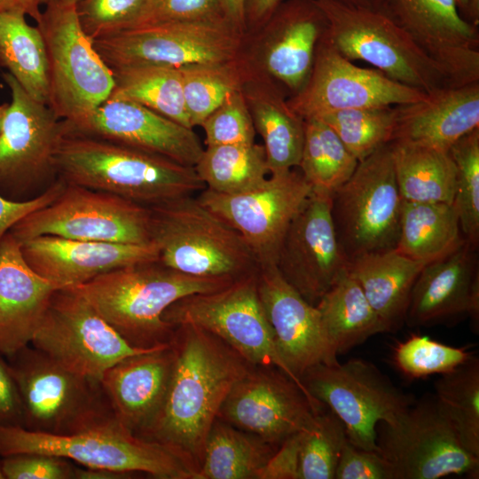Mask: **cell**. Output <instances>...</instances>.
Here are the masks:
<instances>
[{
	"instance_id": "7402d4cb",
	"label": "cell",
	"mask_w": 479,
	"mask_h": 479,
	"mask_svg": "<svg viewBox=\"0 0 479 479\" xmlns=\"http://www.w3.org/2000/svg\"><path fill=\"white\" fill-rule=\"evenodd\" d=\"M257 289L283 362L301 381L318 364L338 362L319 311L280 274L276 265L259 267Z\"/></svg>"
},
{
	"instance_id": "8992f818",
	"label": "cell",
	"mask_w": 479,
	"mask_h": 479,
	"mask_svg": "<svg viewBox=\"0 0 479 479\" xmlns=\"http://www.w3.org/2000/svg\"><path fill=\"white\" fill-rule=\"evenodd\" d=\"M152 240L159 261L181 273L240 279L258 263L240 233L189 195L150 207Z\"/></svg>"
},
{
	"instance_id": "6f0895ef",
	"label": "cell",
	"mask_w": 479,
	"mask_h": 479,
	"mask_svg": "<svg viewBox=\"0 0 479 479\" xmlns=\"http://www.w3.org/2000/svg\"><path fill=\"white\" fill-rule=\"evenodd\" d=\"M43 0H0V12H19L32 17L36 23L41 20Z\"/></svg>"
},
{
	"instance_id": "94428289",
	"label": "cell",
	"mask_w": 479,
	"mask_h": 479,
	"mask_svg": "<svg viewBox=\"0 0 479 479\" xmlns=\"http://www.w3.org/2000/svg\"><path fill=\"white\" fill-rule=\"evenodd\" d=\"M461 16L472 25L479 23V0H456Z\"/></svg>"
},
{
	"instance_id": "b9f144b4",
	"label": "cell",
	"mask_w": 479,
	"mask_h": 479,
	"mask_svg": "<svg viewBox=\"0 0 479 479\" xmlns=\"http://www.w3.org/2000/svg\"><path fill=\"white\" fill-rule=\"evenodd\" d=\"M316 118L332 128L347 149L360 161L392 141L397 107L381 106L344 109Z\"/></svg>"
},
{
	"instance_id": "6da1fadb",
	"label": "cell",
	"mask_w": 479,
	"mask_h": 479,
	"mask_svg": "<svg viewBox=\"0 0 479 479\" xmlns=\"http://www.w3.org/2000/svg\"><path fill=\"white\" fill-rule=\"evenodd\" d=\"M174 366L163 404L139 437L158 443L199 474L205 444L232 387L254 366L231 346L192 325L175 326Z\"/></svg>"
},
{
	"instance_id": "ab89813d",
	"label": "cell",
	"mask_w": 479,
	"mask_h": 479,
	"mask_svg": "<svg viewBox=\"0 0 479 479\" xmlns=\"http://www.w3.org/2000/svg\"><path fill=\"white\" fill-rule=\"evenodd\" d=\"M190 126L204 119L230 94L240 90L250 67L240 53L216 63L192 64L179 67Z\"/></svg>"
},
{
	"instance_id": "9c48e42d",
	"label": "cell",
	"mask_w": 479,
	"mask_h": 479,
	"mask_svg": "<svg viewBox=\"0 0 479 479\" xmlns=\"http://www.w3.org/2000/svg\"><path fill=\"white\" fill-rule=\"evenodd\" d=\"M301 381L312 398L342 420L353 445L378 452V424L392 422L416 400L361 358L318 364L302 373Z\"/></svg>"
},
{
	"instance_id": "d4e9b609",
	"label": "cell",
	"mask_w": 479,
	"mask_h": 479,
	"mask_svg": "<svg viewBox=\"0 0 479 479\" xmlns=\"http://www.w3.org/2000/svg\"><path fill=\"white\" fill-rule=\"evenodd\" d=\"M73 129L192 167L204 150L192 128L125 100L108 98Z\"/></svg>"
},
{
	"instance_id": "e0dca14e",
	"label": "cell",
	"mask_w": 479,
	"mask_h": 479,
	"mask_svg": "<svg viewBox=\"0 0 479 479\" xmlns=\"http://www.w3.org/2000/svg\"><path fill=\"white\" fill-rule=\"evenodd\" d=\"M324 407L279 368L252 366L232 387L217 418L278 448L313 428Z\"/></svg>"
},
{
	"instance_id": "bcb514c9",
	"label": "cell",
	"mask_w": 479,
	"mask_h": 479,
	"mask_svg": "<svg viewBox=\"0 0 479 479\" xmlns=\"http://www.w3.org/2000/svg\"><path fill=\"white\" fill-rule=\"evenodd\" d=\"M200 127L207 146L255 143L256 131L241 90L230 94Z\"/></svg>"
},
{
	"instance_id": "9f6ffc18",
	"label": "cell",
	"mask_w": 479,
	"mask_h": 479,
	"mask_svg": "<svg viewBox=\"0 0 479 479\" xmlns=\"http://www.w3.org/2000/svg\"><path fill=\"white\" fill-rule=\"evenodd\" d=\"M341 5L385 15L394 20V0H331Z\"/></svg>"
},
{
	"instance_id": "74e56055",
	"label": "cell",
	"mask_w": 479,
	"mask_h": 479,
	"mask_svg": "<svg viewBox=\"0 0 479 479\" xmlns=\"http://www.w3.org/2000/svg\"><path fill=\"white\" fill-rule=\"evenodd\" d=\"M194 169L207 189L223 194L254 190L270 175L264 147L255 142L207 146Z\"/></svg>"
},
{
	"instance_id": "52a82bcc",
	"label": "cell",
	"mask_w": 479,
	"mask_h": 479,
	"mask_svg": "<svg viewBox=\"0 0 479 479\" xmlns=\"http://www.w3.org/2000/svg\"><path fill=\"white\" fill-rule=\"evenodd\" d=\"M28 430L71 434L116 421L99 381L75 373L31 344L5 358Z\"/></svg>"
},
{
	"instance_id": "83f0119b",
	"label": "cell",
	"mask_w": 479,
	"mask_h": 479,
	"mask_svg": "<svg viewBox=\"0 0 479 479\" xmlns=\"http://www.w3.org/2000/svg\"><path fill=\"white\" fill-rule=\"evenodd\" d=\"M57 290L27 263L7 232L0 241V355L6 358L30 345Z\"/></svg>"
},
{
	"instance_id": "836d02e7",
	"label": "cell",
	"mask_w": 479,
	"mask_h": 479,
	"mask_svg": "<svg viewBox=\"0 0 479 479\" xmlns=\"http://www.w3.org/2000/svg\"><path fill=\"white\" fill-rule=\"evenodd\" d=\"M389 145L403 200L453 202L457 171L449 152L400 141Z\"/></svg>"
},
{
	"instance_id": "277c9868",
	"label": "cell",
	"mask_w": 479,
	"mask_h": 479,
	"mask_svg": "<svg viewBox=\"0 0 479 479\" xmlns=\"http://www.w3.org/2000/svg\"><path fill=\"white\" fill-rule=\"evenodd\" d=\"M328 20L327 35L349 60L365 61L388 77L427 95L466 82L382 14L316 0Z\"/></svg>"
},
{
	"instance_id": "7dc6e473",
	"label": "cell",
	"mask_w": 479,
	"mask_h": 479,
	"mask_svg": "<svg viewBox=\"0 0 479 479\" xmlns=\"http://www.w3.org/2000/svg\"><path fill=\"white\" fill-rule=\"evenodd\" d=\"M217 20H228L222 0H146L123 30L165 23Z\"/></svg>"
},
{
	"instance_id": "484cf974",
	"label": "cell",
	"mask_w": 479,
	"mask_h": 479,
	"mask_svg": "<svg viewBox=\"0 0 479 479\" xmlns=\"http://www.w3.org/2000/svg\"><path fill=\"white\" fill-rule=\"evenodd\" d=\"M393 9L395 21L430 55L466 82H479L478 29L456 0H394Z\"/></svg>"
},
{
	"instance_id": "f35d334b",
	"label": "cell",
	"mask_w": 479,
	"mask_h": 479,
	"mask_svg": "<svg viewBox=\"0 0 479 479\" xmlns=\"http://www.w3.org/2000/svg\"><path fill=\"white\" fill-rule=\"evenodd\" d=\"M358 161L338 135L317 118L304 120V140L299 163L312 190L333 194L353 174Z\"/></svg>"
},
{
	"instance_id": "ffe728a7",
	"label": "cell",
	"mask_w": 479,
	"mask_h": 479,
	"mask_svg": "<svg viewBox=\"0 0 479 479\" xmlns=\"http://www.w3.org/2000/svg\"><path fill=\"white\" fill-rule=\"evenodd\" d=\"M347 263L333 218L332 194L312 190L284 236L276 266L307 302L316 305Z\"/></svg>"
},
{
	"instance_id": "f5cc1de1",
	"label": "cell",
	"mask_w": 479,
	"mask_h": 479,
	"mask_svg": "<svg viewBox=\"0 0 479 479\" xmlns=\"http://www.w3.org/2000/svg\"><path fill=\"white\" fill-rule=\"evenodd\" d=\"M301 433L291 436L276 449L257 479H299Z\"/></svg>"
},
{
	"instance_id": "11a10c76",
	"label": "cell",
	"mask_w": 479,
	"mask_h": 479,
	"mask_svg": "<svg viewBox=\"0 0 479 479\" xmlns=\"http://www.w3.org/2000/svg\"><path fill=\"white\" fill-rule=\"evenodd\" d=\"M284 0H244L246 35L261 28Z\"/></svg>"
},
{
	"instance_id": "e575fe53",
	"label": "cell",
	"mask_w": 479,
	"mask_h": 479,
	"mask_svg": "<svg viewBox=\"0 0 479 479\" xmlns=\"http://www.w3.org/2000/svg\"><path fill=\"white\" fill-rule=\"evenodd\" d=\"M24 14L0 12V66L5 67L35 100L50 104L46 47L38 27Z\"/></svg>"
},
{
	"instance_id": "4dcf8cb0",
	"label": "cell",
	"mask_w": 479,
	"mask_h": 479,
	"mask_svg": "<svg viewBox=\"0 0 479 479\" xmlns=\"http://www.w3.org/2000/svg\"><path fill=\"white\" fill-rule=\"evenodd\" d=\"M424 266L393 247L350 257L346 269L389 333L405 322L411 292Z\"/></svg>"
},
{
	"instance_id": "2e32d148",
	"label": "cell",
	"mask_w": 479,
	"mask_h": 479,
	"mask_svg": "<svg viewBox=\"0 0 479 479\" xmlns=\"http://www.w3.org/2000/svg\"><path fill=\"white\" fill-rule=\"evenodd\" d=\"M311 185L294 169L270 174L259 187L238 194L205 188L198 200L242 237L259 267L276 265L284 236Z\"/></svg>"
},
{
	"instance_id": "ee69618b",
	"label": "cell",
	"mask_w": 479,
	"mask_h": 479,
	"mask_svg": "<svg viewBox=\"0 0 479 479\" xmlns=\"http://www.w3.org/2000/svg\"><path fill=\"white\" fill-rule=\"evenodd\" d=\"M347 440L343 423L325 406L318 414L316 426L301 433L299 479H334Z\"/></svg>"
},
{
	"instance_id": "603a6c76",
	"label": "cell",
	"mask_w": 479,
	"mask_h": 479,
	"mask_svg": "<svg viewBox=\"0 0 479 479\" xmlns=\"http://www.w3.org/2000/svg\"><path fill=\"white\" fill-rule=\"evenodd\" d=\"M475 249L466 241L452 254L422 268L410 295L405 316L409 326H450L468 318L474 333H479Z\"/></svg>"
},
{
	"instance_id": "d6986e66",
	"label": "cell",
	"mask_w": 479,
	"mask_h": 479,
	"mask_svg": "<svg viewBox=\"0 0 479 479\" xmlns=\"http://www.w3.org/2000/svg\"><path fill=\"white\" fill-rule=\"evenodd\" d=\"M328 20L316 0H284L265 24L245 36L241 54L251 68L291 92L306 82Z\"/></svg>"
},
{
	"instance_id": "d6a6232c",
	"label": "cell",
	"mask_w": 479,
	"mask_h": 479,
	"mask_svg": "<svg viewBox=\"0 0 479 479\" xmlns=\"http://www.w3.org/2000/svg\"><path fill=\"white\" fill-rule=\"evenodd\" d=\"M335 354H344L387 329L358 282L345 269L315 305Z\"/></svg>"
},
{
	"instance_id": "7a4b0ae2",
	"label": "cell",
	"mask_w": 479,
	"mask_h": 479,
	"mask_svg": "<svg viewBox=\"0 0 479 479\" xmlns=\"http://www.w3.org/2000/svg\"><path fill=\"white\" fill-rule=\"evenodd\" d=\"M62 122L53 167L68 184L148 208L206 188L192 166L78 131Z\"/></svg>"
},
{
	"instance_id": "60d3db41",
	"label": "cell",
	"mask_w": 479,
	"mask_h": 479,
	"mask_svg": "<svg viewBox=\"0 0 479 479\" xmlns=\"http://www.w3.org/2000/svg\"><path fill=\"white\" fill-rule=\"evenodd\" d=\"M440 375L434 385V395L462 445L479 457V358L473 354L455 369Z\"/></svg>"
},
{
	"instance_id": "f907efd6",
	"label": "cell",
	"mask_w": 479,
	"mask_h": 479,
	"mask_svg": "<svg viewBox=\"0 0 479 479\" xmlns=\"http://www.w3.org/2000/svg\"><path fill=\"white\" fill-rule=\"evenodd\" d=\"M334 479H394L391 465L375 451L344 444Z\"/></svg>"
},
{
	"instance_id": "be15d7a7",
	"label": "cell",
	"mask_w": 479,
	"mask_h": 479,
	"mask_svg": "<svg viewBox=\"0 0 479 479\" xmlns=\"http://www.w3.org/2000/svg\"><path fill=\"white\" fill-rule=\"evenodd\" d=\"M7 106H8L7 103L0 105V133H1V129H2L3 119H4V113Z\"/></svg>"
},
{
	"instance_id": "db71d44e",
	"label": "cell",
	"mask_w": 479,
	"mask_h": 479,
	"mask_svg": "<svg viewBox=\"0 0 479 479\" xmlns=\"http://www.w3.org/2000/svg\"><path fill=\"white\" fill-rule=\"evenodd\" d=\"M24 425V408L17 383L7 360L0 355V426Z\"/></svg>"
},
{
	"instance_id": "91938a15",
	"label": "cell",
	"mask_w": 479,
	"mask_h": 479,
	"mask_svg": "<svg viewBox=\"0 0 479 479\" xmlns=\"http://www.w3.org/2000/svg\"><path fill=\"white\" fill-rule=\"evenodd\" d=\"M131 473H122L107 469L92 467H75V479H122L127 478Z\"/></svg>"
},
{
	"instance_id": "cb8c5ba5",
	"label": "cell",
	"mask_w": 479,
	"mask_h": 479,
	"mask_svg": "<svg viewBox=\"0 0 479 479\" xmlns=\"http://www.w3.org/2000/svg\"><path fill=\"white\" fill-rule=\"evenodd\" d=\"M19 243L27 263L59 289L83 284L124 266L159 261L154 242L122 244L43 235Z\"/></svg>"
},
{
	"instance_id": "8d00e7d4",
	"label": "cell",
	"mask_w": 479,
	"mask_h": 479,
	"mask_svg": "<svg viewBox=\"0 0 479 479\" xmlns=\"http://www.w3.org/2000/svg\"><path fill=\"white\" fill-rule=\"evenodd\" d=\"M114 87L109 98L142 105L184 126H190L179 67L161 65L113 69Z\"/></svg>"
},
{
	"instance_id": "4fadbf2b",
	"label": "cell",
	"mask_w": 479,
	"mask_h": 479,
	"mask_svg": "<svg viewBox=\"0 0 479 479\" xmlns=\"http://www.w3.org/2000/svg\"><path fill=\"white\" fill-rule=\"evenodd\" d=\"M402 201L389 143L358 161L332 194L336 233L348 259L395 247Z\"/></svg>"
},
{
	"instance_id": "3957f363",
	"label": "cell",
	"mask_w": 479,
	"mask_h": 479,
	"mask_svg": "<svg viewBox=\"0 0 479 479\" xmlns=\"http://www.w3.org/2000/svg\"><path fill=\"white\" fill-rule=\"evenodd\" d=\"M234 280L190 276L155 261L115 269L67 289L82 296L130 345L150 349L173 338L175 326L162 318L172 303Z\"/></svg>"
},
{
	"instance_id": "8fae6325",
	"label": "cell",
	"mask_w": 479,
	"mask_h": 479,
	"mask_svg": "<svg viewBox=\"0 0 479 479\" xmlns=\"http://www.w3.org/2000/svg\"><path fill=\"white\" fill-rule=\"evenodd\" d=\"M377 445L394 479L479 475V457L462 445L434 394L416 399L392 422H380Z\"/></svg>"
},
{
	"instance_id": "f6af8a7d",
	"label": "cell",
	"mask_w": 479,
	"mask_h": 479,
	"mask_svg": "<svg viewBox=\"0 0 479 479\" xmlns=\"http://www.w3.org/2000/svg\"><path fill=\"white\" fill-rule=\"evenodd\" d=\"M473 354L466 348L452 347L427 336L412 334L396 345L393 359L404 375L420 379L448 373L466 362Z\"/></svg>"
},
{
	"instance_id": "681fc988",
	"label": "cell",
	"mask_w": 479,
	"mask_h": 479,
	"mask_svg": "<svg viewBox=\"0 0 479 479\" xmlns=\"http://www.w3.org/2000/svg\"><path fill=\"white\" fill-rule=\"evenodd\" d=\"M4 479H71L75 466L69 460L42 453H17L0 460Z\"/></svg>"
},
{
	"instance_id": "c3c4849f",
	"label": "cell",
	"mask_w": 479,
	"mask_h": 479,
	"mask_svg": "<svg viewBox=\"0 0 479 479\" xmlns=\"http://www.w3.org/2000/svg\"><path fill=\"white\" fill-rule=\"evenodd\" d=\"M146 0H78L75 10L83 32L93 41L125 29Z\"/></svg>"
},
{
	"instance_id": "ba28073f",
	"label": "cell",
	"mask_w": 479,
	"mask_h": 479,
	"mask_svg": "<svg viewBox=\"0 0 479 479\" xmlns=\"http://www.w3.org/2000/svg\"><path fill=\"white\" fill-rule=\"evenodd\" d=\"M37 22L47 52L50 104L56 116L80 128L106 101L113 71L83 32L75 4H49Z\"/></svg>"
},
{
	"instance_id": "816d5d0a",
	"label": "cell",
	"mask_w": 479,
	"mask_h": 479,
	"mask_svg": "<svg viewBox=\"0 0 479 479\" xmlns=\"http://www.w3.org/2000/svg\"><path fill=\"white\" fill-rule=\"evenodd\" d=\"M64 186V183L59 182L39 196L27 200H13L0 194V241L22 218L51 203Z\"/></svg>"
},
{
	"instance_id": "44dd1931",
	"label": "cell",
	"mask_w": 479,
	"mask_h": 479,
	"mask_svg": "<svg viewBox=\"0 0 479 479\" xmlns=\"http://www.w3.org/2000/svg\"><path fill=\"white\" fill-rule=\"evenodd\" d=\"M3 78L12 93L0 133V194L10 199L50 169L63 122L32 98L9 73Z\"/></svg>"
},
{
	"instance_id": "7bdbcfd3",
	"label": "cell",
	"mask_w": 479,
	"mask_h": 479,
	"mask_svg": "<svg viewBox=\"0 0 479 479\" xmlns=\"http://www.w3.org/2000/svg\"><path fill=\"white\" fill-rule=\"evenodd\" d=\"M456 166L453 199L462 234L477 248L479 241V128L467 133L449 149Z\"/></svg>"
},
{
	"instance_id": "680465c9",
	"label": "cell",
	"mask_w": 479,
	"mask_h": 479,
	"mask_svg": "<svg viewBox=\"0 0 479 479\" xmlns=\"http://www.w3.org/2000/svg\"><path fill=\"white\" fill-rule=\"evenodd\" d=\"M226 19L237 29L246 35L244 20V0H222Z\"/></svg>"
},
{
	"instance_id": "7c38bea8",
	"label": "cell",
	"mask_w": 479,
	"mask_h": 479,
	"mask_svg": "<svg viewBox=\"0 0 479 479\" xmlns=\"http://www.w3.org/2000/svg\"><path fill=\"white\" fill-rule=\"evenodd\" d=\"M8 232L19 242L43 235L122 244L153 242L150 208L68 183L51 203L22 218Z\"/></svg>"
},
{
	"instance_id": "e7e4bbea",
	"label": "cell",
	"mask_w": 479,
	"mask_h": 479,
	"mask_svg": "<svg viewBox=\"0 0 479 479\" xmlns=\"http://www.w3.org/2000/svg\"><path fill=\"white\" fill-rule=\"evenodd\" d=\"M0 479H4L0 465Z\"/></svg>"
},
{
	"instance_id": "f1b7e54d",
	"label": "cell",
	"mask_w": 479,
	"mask_h": 479,
	"mask_svg": "<svg viewBox=\"0 0 479 479\" xmlns=\"http://www.w3.org/2000/svg\"><path fill=\"white\" fill-rule=\"evenodd\" d=\"M396 107L392 141L448 152L459 138L479 128V82L442 90Z\"/></svg>"
},
{
	"instance_id": "ac0fdd59",
	"label": "cell",
	"mask_w": 479,
	"mask_h": 479,
	"mask_svg": "<svg viewBox=\"0 0 479 479\" xmlns=\"http://www.w3.org/2000/svg\"><path fill=\"white\" fill-rule=\"evenodd\" d=\"M426 97L377 69L354 65L338 51L326 32L317 45L306 82L287 103L305 120L344 109L409 104Z\"/></svg>"
},
{
	"instance_id": "9a60e30c",
	"label": "cell",
	"mask_w": 479,
	"mask_h": 479,
	"mask_svg": "<svg viewBox=\"0 0 479 479\" xmlns=\"http://www.w3.org/2000/svg\"><path fill=\"white\" fill-rule=\"evenodd\" d=\"M30 344L63 367L98 381L122 359L162 346L133 347L82 296L67 288L54 293Z\"/></svg>"
},
{
	"instance_id": "30bf717a",
	"label": "cell",
	"mask_w": 479,
	"mask_h": 479,
	"mask_svg": "<svg viewBox=\"0 0 479 479\" xmlns=\"http://www.w3.org/2000/svg\"><path fill=\"white\" fill-rule=\"evenodd\" d=\"M257 271L221 289L185 296L172 303L162 318L173 326L192 324L207 330L254 366L279 368L312 398L279 356L259 298Z\"/></svg>"
},
{
	"instance_id": "4316f807",
	"label": "cell",
	"mask_w": 479,
	"mask_h": 479,
	"mask_svg": "<svg viewBox=\"0 0 479 479\" xmlns=\"http://www.w3.org/2000/svg\"><path fill=\"white\" fill-rule=\"evenodd\" d=\"M170 343L127 357L110 367L99 381L117 420L139 436L165 400L174 366Z\"/></svg>"
},
{
	"instance_id": "5b68a950",
	"label": "cell",
	"mask_w": 479,
	"mask_h": 479,
	"mask_svg": "<svg viewBox=\"0 0 479 479\" xmlns=\"http://www.w3.org/2000/svg\"><path fill=\"white\" fill-rule=\"evenodd\" d=\"M42 453L82 467L142 472L161 479H198V471L167 447L139 437L118 420L71 434L0 426V456Z\"/></svg>"
},
{
	"instance_id": "1f68e13d",
	"label": "cell",
	"mask_w": 479,
	"mask_h": 479,
	"mask_svg": "<svg viewBox=\"0 0 479 479\" xmlns=\"http://www.w3.org/2000/svg\"><path fill=\"white\" fill-rule=\"evenodd\" d=\"M466 240L453 204L402 201L395 249L425 265L459 248Z\"/></svg>"
},
{
	"instance_id": "f546056e",
	"label": "cell",
	"mask_w": 479,
	"mask_h": 479,
	"mask_svg": "<svg viewBox=\"0 0 479 479\" xmlns=\"http://www.w3.org/2000/svg\"><path fill=\"white\" fill-rule=\"evenodd\" d=\"M241 91L255 131L263 140L270 174L298 167L304 120L291 109L279 83L250 67Z\"/></svg>"
},
{
	"instance_id": "6125c7cd",
	"label": "cell",
	"mask_w": 479,
	"mask_h": 479,
	"mask_svg": "<svg viewBox=\"0 0 479 479\" xmlns=\"http://www.w3.org/2000/svg\"><path fill=\"white\" fill-rule=\"evenodd\" d=\"M78 0H43V4L46 5L49 4H75Z\"/></svg>"
},
{
	"instance_id": "5bb4252c",
	"label": "cell",
	"mask_w": 479,
	"mask_h": 479,
	"mask_svg": "<svg viewBox=\"0 0 479 479\" xmlns=\"http://www.w3.org/2000/svg\"><path fill=\"white\" fill-rule=\"evenodd\" d=\"M246 35L228 20L174 22L122 30L93 45L111 70L141 65L180 67L232 59Z\"/></svg>"
},
{
	"instance_id": "d590c367",
	"label": "cell",
	"mask_w": 479,
	"mask_h": 479,
	"mask_svg": "<svg viewBox=\"0 0 479 479\" xmlns=\"http://www.w3.org/2000/svg\"><path fill=\"white\" fill-rule=\"evenodd\" d=\"M276 449L217 418L207 437L198 479H257Z\"/></svg>"
}]
</instances>
